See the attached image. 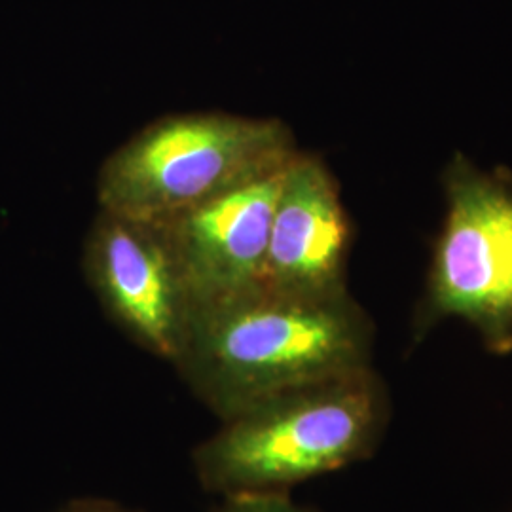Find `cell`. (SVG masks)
I'll return each instance as SVG.
<instances>
[{
  "instance_id": "cell-8",
  "label": "cell",
  "mask_w": 512,
  "mask_h": 512,
  "mask_svg": "<svg viewBox=\"0 0 512 512\" xmlns=\"http://www.w3.org/2000/svg\"><path fill=\"white\" fill-rule=\"evenodd\" d=\"M219 512H313L296 505L289 492L238 494L224 497Z\"/></svg>"
},
{
  "instance_id": "cell-2",
  "label": "cell",
  "mask_w": 512,
  "mask_h": 512,
  "mask_svg": "<svg viewBox=\"0 0 512 512\" xmlns=\"http://www.w3.org/2000/svg\"><path fill=\"white\" fill-rule=\"evenodd\" d=\"M391 401L372 366L275 391L220 420L192 452L203 490L220 497L289 492L370 458Z\"/></svg>"
},
{
  "instance_id": "cell-5",
  "label": "cell",
  "mask_w": 512,
  "mask_h": 512,
  "mask_svg": "<svg viewBox=\"0 0 512 512\" xmlns=\"http://www.w3.org/2000/svg\"><path fill=\"white\" fill-rule=\"evenodd\" d=\"M82 272L112 325L150 355L177 361L196 304L162 222L99 209Z\"/></svg>"
},
{
  "instance_id": "cell-7",
  "label": "cell",
  "mask_w": 512,
  "mask_h": 512,
  "mask_svg": "<svg viewBox=\"0 0 512 512\" xmlns=\"http://www.w3.org/2000/svg\"><path fill=\"white\" fill-rule=\"evenodd\" d=\"M285 167L158 220L181 262L196 310L262 289L272 215Z\"/></svg>"
},
{
  "instance_id": "cell-3",
  "label": "cell",
  "mask_w": 512,
  "mask_h": 512,
  "mask_svg": "<svg viewBox=\"0 0 512 512\" xmlns=\"http://www.w3.org/2000/svg\"><path fill=\"white\" fill-rule=\"evenodd\" d=\"M300 148L279 118L222 110L167 114L133 133L99 167V209L164 220L262 179Z\"/></svg>"
},
{
  "instance_id": "cell-4",
  "label": "cell",
  "mask_w": 512,
  "mask_h": 512,
  "mask_svg": "<svg viewBox=\"0 0 512 512\" xmlns=\"http://www.w3.org/2000/svg\"><path fill=\"white\" fill-rule=\"evenodd\" d=\"M444 190L446 219L416 313V336L458 317L490 351L511 353L512 181L458 154L444 173Z\"/></svg>"
},
{
  "instance_id": "cell-6",
  "label": "cell",
  "mask_w": 512,
  "mask_h": 512,
  "mask_svg": "<svg viewBox=\"0 0 512 512\" xmlns=\"http://www.w3.org/2000/svg\"><path fill=\"white\" fill-rule=\"evenodd\" d=\"M351 219L327 162L298 150L275 200L262 287L272 293L330 298L349 293Z\"/></svg>"
},
{
  "instance_id": "cell-9",
  "label": "cell",
  "mask_w": 512,
  "mask_h": 512,
  "mask_svg": "<svg viewBox=\"0 0 512 512\" xmlns=\"http://www.w3.org/2000/svg\"><path fill=\"white\" fill-rule=\"evenodd\" d=\"M57 512H141L126 509L118 503H110V501H99V499H80L73 501L67 507L59 509Z\"/></svg>"
},
{
  "instance_id": "cell-1",
  "label": "cell",
  "mask_w": 512,
  "mask_h": 512,
  "mask_svg": "<svg viewBox=\"0 0 512 512\" xmlns=\"http://www.w3.org/2000/svg\"><path fill=\"white\" fill-rule=\"evenodd\" d=\"M374 325L351 294L256 289L198 308L173 366L219 420L294 385L372 366Z\"/></svg>"
}]
</instances>
